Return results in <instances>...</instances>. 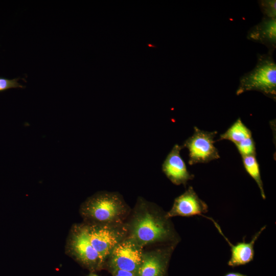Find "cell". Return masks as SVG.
<instances>
[{"label": "cell", "instance_id": "1", "mask_svg": "<svg viewBox=\"0 0 276 276\" xmlns=\"http://www.w3.org/2000/svg\"><path fill=\"white\" fill-rule=\"evenodd\" d=\"M273 52L258 55L257 62L250 71L241 77L236 94L255 90L273 100L276 96V64Z\"/></svg>", "mask_w": 276, "mask_h": 276}, {"label": "cell", "instance_id": "2", "mask_svg": "<svg viewBox=\"0 0 276 276\" xmlns=\"http://www.w3.org/2000/svg\"><path fill=\"white\" fill-rule=\"evenodd\" d=\"M125 210L124 203L119 195L102 192L88 198L82 204L80 211L91 224L107 225L119 221Z\"/></svg>", "mask_w": 276, "mask_h": 276}, {"label": "cell", "instance_id": "3", "mask_svg": "<svg viewBox=\"0 0 276 276\" xmlns=\"http://www.w3.org/2000/svg\"><path fill=\"white\" fill-rule=\"evenodd\" d=\"M168 218L148 212L140 215L133 223L132 237L134 243L144 245L154 242L176 241V235Z\"/></svg>", "mask_w": 276, "mask_h": 276}, {"label": "cell", "instance_id": "4", "mask_svg": "<svg viewBox=\"0 0 276 276\" xmlns=\"http://www.w3.org/2000/svg\"><path fill=\"white\" fill-rule=\"evenodd\" d=\"M216 131H204L194 127L193 135L188 138L182 145L189 150V163L192 165L206 163L220 157L215 147L214 138Z\"/></svg>", "mask_w": 276, "mask_h": 276}, {"label": "cell", "instance_id": "5", "mask_svg": "<svg viewBox=\"0 0 276 276\" xmlns=\"http://www.w3.org/2000/svg\"><path fill=\"white\" fill-rule=\"evenodd\" d=\"M66 251L88 266H96L103 261L90 244L84 225H76L72 228L67 238Z\"/></svg>", "mask_w": 276, "mask_h": 276}, {"label": "cell", "instance_id": "6", "mask_svg": "<svg viewBox=\"0 0 276 276\" xmlns=\"http://www.w3.org/2000/svg\"><path fill=\"white\" fill-rule=\"evenodd\" d=\"M89 241L103 260L121 242L122 232L108 225H84Z\"/></svg>", "mask_w": 276, "mask_h": 276}, {"label": "cell", "instance_id": "7", "mask_svg": "<svg viewBox=\"0 0 276 276\" xmlns=\"http://www.w3.org/2000/svg\"><path fill=\"white\" fill-rule=\"evenodd\" d=\"M208 212L207 204L200 199L193 188L190 186L181 195L175 198L173 205L166 215L169 218L174 216H201Z\"/></svg>", "mask_w": 276, "mask_h": 276}, {"label": "cell", "instance_id": "8", "mask_svg": "<svg viewBox=\"0 0 276 276\" xmlns=\"http://www.w3.org/2000/svg\"><path fill=\"white\" fill-rule=\"evenodd\" d=\"M112 262L116 269L135 272L139 268L143 256L133 241L119 243L111 254Z\"/></svg>", "mask_w": 276, "mask_h": 276}, {"label": "cell", "instance_id": "9", "mask_svg": "<svg viewBox=\"0 0 276 276\" xmlns=\"http://www.w3.org/2000/svg\"><path fill=\"white\" fill-rule=\"evenodd\" d=\"M201 216L209 219L214 223L219 233L223 237L231 246V257L228 261L227 264L228 266L234 267L243 265L249 263L253 260L255 255V243L262 233L266 228V225H264L261 228V229L254 235L249 242L247 243L243 241L241 242L237 243L235 245L232 244L230 241L223 234L219 225L214 219L206 217L204 215H202Z\"/></svg>", "mask_w": 276, "mask_h": 276}, {"label": "cell", "instance_id": "10", "mask_svg": "<svg viewBox=\"0 0 276 276\" xmlns=\"http://www.w3.org/2000/svg\"><path fill=\"white\" fill-rule=\"evenodd\" d=\"M182 147L176 144L165 159L162 169L167 177L173 183L186 185L189 180L193 179L194 175L187 170L186 164L180 156Z\"/></svg>", "mask_w": 276, "mask_h": 276}, {"label": "cell", "instance_id": "11", "mask_svg": "<svg viewBox=\"0 0 276 276\" xmlns=\"http://www.w3.org/2000/svg\"><path fill=\"white\" fill-rule=\"evenodd\" d=\"M172 249L171 247L143 256L138 276H164Z\"/></svg>", "mask_w": 276, "mask_h": 276}, {"label": "cell", "instance_id": "12", "mask_svg": "<svg viewBox=\"0 0 276 276\" xmlns=\"http://www.w3.org/2000/svg\"><path fill=\"white\" fill-rule=\"evenodd\" d=\"M247 38L264 44L269 51L273 52L276 45V18L264 17L249 30Z\"/></svg>", "mask_w": 276, "mask_h": 276}, {"label": "cell", "instance_id": "13", "mask_svg": "<svg viewBox=\"0 0 276 276\" xmlns=\"http://www.w3.org/2000/svg\"><path fill=\"white\" fill-rule=\"evenodd\" d=\"M251 137V131L239 118L224 133L220 135L218 141L229 140L236 145Z\"/></svg>", "mask_w": 276, "mask_h": 276}, {"label": "cell", "instance_id": "14", "mask_svg": "<svg viewBox=\"0 0 276 276\" xmlns=\"http://www.w3.org/2000/svg\"><path fill=\"white\" fill-rule=\"evenodd\" d=\"M255 155H251L242 156L243 163L246 172L257 183L262 197L263 199H265L266 195L261 177L259 165Z\"/></svg>", "mask_w": 276, "mask_h": 276}, {"label": "cell", "instance_id": "15", "mask_svg": "<svg viewBox=\"0 0 276 276\" xmlns=\"http://www.w3.org/2000/svg\"><path fill=\"white\" fill-rule=\"evenodd\" d=\"M239 152L242 156L256 155V148L252 137L235 145Z\"/></svg>", "mask_w": 276, "mask_h": 276}, {"label": "cell", "instance_id": "16", "mask_svg": "<svg viewBox=\"0 0 276 276\" xmlns=\"http://www.w3.org/2000/svg\"><path fill=\"white\" fill-rule=\"evenodd\" d=\"M259 5L261 11L264 16L269 18H275V1L265 0L259 1Z\"/></svg>", "mask_w": 276, "mask_h": 276}, {"label": "cell", "instance_id": "17", "mask_svg": "<svg viewBox=\"0 0 276 276\" xmlns=\"http://www.w3.org/2000/svg\"><path fill=\"white\" fill-rule=\"evenodd\" d=\"M19 78L12 79L0 77V91L10 88H24L25 86L18 82Z\"/></svg>", "mask_w": 276, "mask_h": 276}, {"label": "cell", "instance_id": "18", "mask_svg": "<svg viewBox=\"0 0 276 276\" xmlns=\"http://www.w3.org/2000/svg\"><path fill=\"white\" fill-rule=\"evenodd\" d=\"M115 276H135V272L116 269Z\"/></svg>", "mask_w": 276, "mask_h": 276}, {"label": "cell", "instance_id": "19", "mask_svg": "<svg viewBox=\"0 0 276 276\" xmlns=\"http://www.w3.org/2000/svg\"><path fill=\"white\" fill-rule=\"evenodd\" d=\"M224 276H247L246 275L243 274L238 272H229L226 274Z\"/></svg>", "mask_w": 276, "mask_h": 276}, {"label": "cell", "instance_id": "20", "mask_svg": "<svg viewBox=\"0 0 276 276\" xmlns=\"http://www.w3.org/2000/svg\"><path fill=\"white\" fill-rule=\"evenodd\" d=\"M89 276H98V275H96V274H91V275H89Z\"/></svg>", "mask_w": 276, "mask_h": 276}]
</instances>
